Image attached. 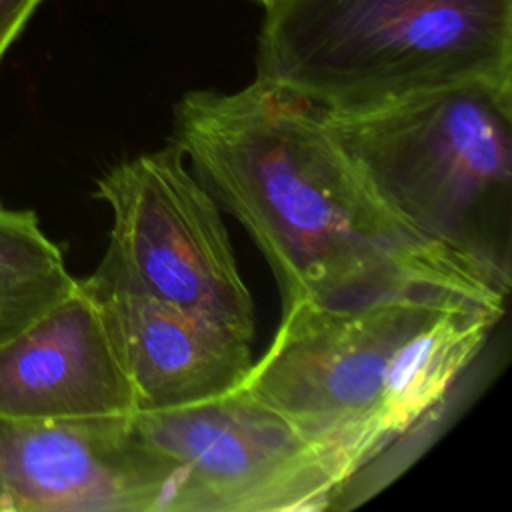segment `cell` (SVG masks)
Returning a JSON list of instances; mask_svg holds the SVG:
<instances>
[{
  "label": "cell",
  "mask_w": 512,
  "mask_h": 512,
  "mask_svg": "<svg viewBox=\"0 0 512 512\" xmlns=\"http://www.w3.org/2000/svg\"><path fill=\"white\" fill-rule=\"evenodd\" d=\"M170 488L132 414L0 418V512H166Z\"/></svg>",
  "instance_id": "cell-7"
},
{
  "label": "cell",
  "mask_w": 512,
  "mask_h": 512,
  "mask_svg": "<svg viewBox=\"0 0 512 512\" xmlns=\"http://www.w3.org/2000/svg\"><path fill=\"white\" fill-rule=\"evenodd\" d=\"M94 196L110 208L112 228L90 276L252 340L254 304L220 206L174 142L108 168Z\"/></svg>",
  "instance_id": "cell-5"
},
{
  "label": "cell",
  "mask_w": 512,
  "mask_h": 512,
  "mask_svg": "<svg viewBox=\"0 0 512 512\" xmlns=\"http://www.w3.org/2000/svg\"><path fill=\"white\" fill-rule=\"evenodd\" d=\"M146 444L170 466L166 512H308L346 486L322 454L242 384L216 398L134 412Z\"/></svg>",
  "instance_id": "cell-6"
},
{
  "label": "cell",
  "mask_w": 512,
  "mask_h": 512,
  "mask_svg": "<svg viewBox=\"0 0 512 512\" xmlns=\"http://www.w3.org/2000/svg\"><path fill=\"white\" fill-rule=\"evenodd\" d=\"M256 2H258V4H262V2H264V0H256Z\"/></svg>",
  "instance_id": "cell-13"
},
{
  "label": "cell",
  "mask_w": 512,
  "mask_h": 512,
  "mask_svg": "<svg viewBox=\"0 0 512 512\" xmlns=\"http://www.w3.org/2000/svg\"><path fill=\"white\" fill-rule=\"evenodd\" d=\"M44 0H0V62Z\"/></svg>",
  "instance_id": "cell-12"
},
{
  "label": "cell",
  "mask_w": 512,
  "mask_h": 512,
  "mask_svg": "<svg viewBox=\"0 0 512 512\" xmlns=\"http://www.w3.org/2000/svg\"><path fill=\"white\" fill-rule=\"evenodd\" d=\"M78 278L68 268L28 278H0V346L66 296Z\"/></svg>",
  "instance_id": "cell-11"
},
{
  "label": "cell",
  "mask_w": 512,
  "mask_h": 512,
  "mask_svg": "<svg viewBox=\"0 0 512 512\" xmlns=\"http://www.w3.org/2000/svg\"><path fill=\"white\" fill-rule=\"evenodd\" d=\"M82 282L104 312L136 412L198 404L244 382L254 362L248 338L94 276Z\"/></svg>",
  "instance_id": "cell-9"
},
{
  "label": "cell",
  "mask_w": 512,
  "mask_h": 512,
  "mask_svg": "<svg viewBox=\"0 0 512 512\" xmlns=\"http://www.w3.org/2000/svg\"><path fill=\"white\" fill-rule=\"evenodd\" d=\"M64 268V254L42 230L36 212L0 206V278L42 276Z\"/></svg>",
  "instance_id": "cell-10"
},
{
  "label": "cell",
  "mask_w": 512,
  "mask_h": 512,
  "mask_svg": "<svg viewBox=\"0 0 512 512\" xmlns=\"http://www.w3.org/2000/svg\"><path fill=\"white\" fill-rule=\"evenodd\" d=\"M322 114L400 222L510 294L512 86L472 82Z\"/></svg>",
  "instance_id": "cell-4"
},
{
  "label": "cell",
  "mask_w": 512,
  "mask_h": 512,
  "mask_svg": "<svg viewBox=\"0 0 512 512\" xmlns=\"http://www.w3.org/2000/svg\"><path fill=\"white\" fill-rule=\"evenodd\" d=\"M256 78L324 112L512 86V0H264Z\"/></svg>",
  "instance_id": "cell-3"
},
{
  "label": "cell",
  "mask_w": 512,
  "mask_h": 512,
  "mask_svg": "<svg viewBox=\"0 0 512 512\" xmlns=\"http://www.w3.org/2000/svg\"><path fill=\"white\" fill-rule=\"evenodd\" d=\"M136 402L104 312L74 288L0 346V418L134 414Z\"/></svg>",
  "instance_id": "cell-8"
},
{
  "label": "cell",
  "mask_w": 512,
  "mask_h": 512,
  "mask_svg": "<svg viewBox=\"0 0 512 512\" xmlns=\"http://www.w3.org/2000/svg\"><path fill=\"white\" fill-rule=\"evenodd\" d=\"M170 142L260 248L282 308L450 294L504 314L508 294L400 222L308 100L258 78L192 90L174 106Z\"/></svg>",
  "instance_id": "cell-1"
},
{
  "label": "cell",
  "mask_w": 512,
  "mask_h": 512,
  "mask_svg": "<svg viewBox=\"0 0 512 512\" xmlns=\"http://www.w3.org/2000/svg\"><path fill=\"white\" fill-rule=\"evenodd\" d=\"M504 314L450 294L294 304L242 386L348 484L448 400Z\"/></svg>",
  "instance_id": "cell-2"
}]
</instances>
